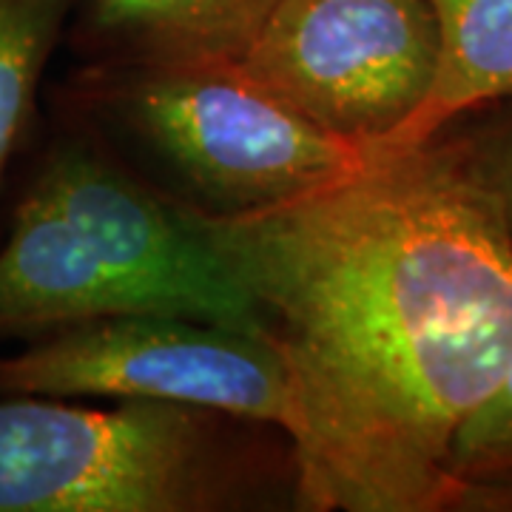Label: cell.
I'll return each instance as SVG.
<instances>
[{
    "mask_svg": "<svg viewBox=\"0 0 512 512\" xmlns=\"http://www.w3.org/2000/svg\"><path fill=\"white\" fill-rule=\"evenodd\" d=\"M185 211L285 356L299 504L447 512L450 444L512 362V239L453 143L265 211Z\"/></svg>",
    "mask_w": 512,
    "mask_h": 512,
    "instance_id": "obj_1",
    "label": "cell"
},
{
    "mask_svg": "<svg viewBox=\"0 0 512 512\" xmlns=\"http://www.w3.org/2000/svg\"><path fill=\"white\" fill-rule=\"evenodd\" d=\"M165 313L271 336L185 202L134 180L92 140L46 151L0 245V336Z\"/></svg>",
    "mask_w": 512,
    "mask_h": 512,
    "instance_id": "obj_2",
    "label": "cell"
},
{
    "mask_svg": "<svg viewBox=\"0 0 512 512\" xmlns=\"http://www.w3.org/2000/svg\"><path fill=\"white\" fill-rule=\"evenodd\" d=\"M251 421L174 402L94 410L0 396V512H220L274 501L296 464L265 456ZM299 498V490H296Z\"/></svg>",
    "mask_w": 512,
    "mask_h": 512,
    "instance_id": "obj_3",
    "label": "cell"
},
{
    "mask_svg": "<svg viewBox=\"0 0 512 512\" xmlns=\"http://www.w3.org/2000/svg\"><path fill=\"white\" fill-rule=\"evenodd\" d=\"M83 97L157 151L220 214L265 211L345 180L379 151L311 126L237 63L94 66Z\"/></svg>",
    "mask_w": 512,
    "mask_h": 512,
    "instance_id": "obj_4",
    "label": "cell"
},
{
    "mask_svg": "<svg viewBox=\"0 0 512 512\" xmlns=\"http://www.w3.org/2000/svg\"><path fill=\"white\" fill-rule=\"evenodd\" d=\"M0 396L188 404L274 427L288 444L299 424L291 373L271 336L165 313L94 319L0 356Z\"/></svg>",
    "mask_w": 512,
    "mask_h": 512,
    "instance_id": "obj_5",
    "label": "cell"
},
{
    "mask_svg": "<svg viewBox=\"0 0 512 512\" xmlns=\"http://www.w3.org/2000/svg\"><path fill=\"white\" fill-rule=\"evenodd\" d=\"M439 55L427 0H279L239 66L319 131L384 151L433 92Z\"/></svg>",
    "mask_w": 512,
    "mask_h": 512,
    "instance_id": "obj_6",
    "label": "cell"
},
{
    "mask_svg": "<svg viewBox=\"0 0 512 512\" xmlns=\"http://www.w3.org/2000/svg\"><path fill=\"white\" fill-rule=\"evenodd\" d=\"M279 0H77L69 40L97 66L237 63Z\"/></svg>",
    "mask_w": 512,
    "mask_h": 512,
    "instance_id": "obj_7",
    "label": "cell"
},
{
    "mask_svg": "<svg viewBox=\"0 0 512 512\" xmlns=\"http://www.w3.org/2000/svg\"><path fill=\"white\" fill-rule=\"evenodd\" d=\"M439 20L433 92L390 148L436 137L473 111L512 97V0H427Z\"/></svg>",
    "mask_w": 512,
    "mask_h": 512,
    "instance_id": "obj_8",
    "label": "cell"
},
{
    "mask_svg": "<svg viewBox=\"0 0 512 512\" xmlns=\"http://www.w3.org/2000/svg\"><path fill=\"white\" fill-rule=\"evenodd\" d=\"M77 0H0V191L35 117L37 86Z\"/></svg>",
    "mask_w": 512,
    "mask_h": 512,
    "instance_id": "obj_9",
    "label": "cell"
},
{
    "mask_svg": "<svg viewBox=\"0 0 512 512\" xmlns=\"http://www.w3.org/2000/svg\"><path fill=\"white\" fill-rule=\"evenodd\" d=\"M512 239V97L441 128Z\"/></svg>",
    "mask_w": 512,
    "mask_h": 512,
    "instance_id": "obj_10",
    "label": "cell"
},
{
    "mask_svg": "<svg viewBox=\"0 0 512 512\" xmlns=\"http://www.w3.org/2000/svg\"><path fill=\"white\" fill-rule=\"evenodd\" d=\"M447 473L456 487L512 478V362L493 393L458 427Z\"/></svg>",
    "mask_w": 512,
    "mask_h": 512,
    "instance_id": "obj_11",
    "label": "cell"
},
{
    "mask_svg": "<svg viewBox=\"0 0 512 512\" xmlns=\"http://www.w3.org/2000/svg\"><path fill=\"white\" fill-rule=\"evenodd\" d=\"M447 512H512V478L458 484Z\"/></svg>",
    "mask_w": 512,
    "mask_h": 512,
    "instance_id": "obj_12",
    "label": "cell"
}]
</instances>
